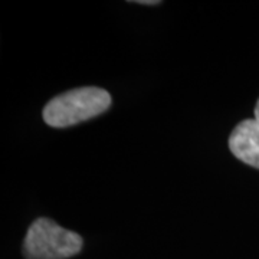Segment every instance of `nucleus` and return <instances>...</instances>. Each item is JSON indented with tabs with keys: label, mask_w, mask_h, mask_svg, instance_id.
Listing matches in <instances>:
<instances>
[{
	"label": "nucleus",
	"mask_w": 259,
	"mask_h": 259,
	"mask_svg": "<svg viewBox=\"0 0 259 259\" xmlns=\"http://www.w3.org/2000/svg\"><path fill=\"white\" fill-rule=\"evenodd\" d=\"M112 98L100 87H81L56 95L42 111L44 121L54 128H66L95 118L110 110Z\"/></svg>",
	"instance_id": "nucleus-1"
},
{
	"label": "nucleus",
	"mask_w": 259,
	"mask_h": 259,
	"mask_svg": "<svg viewBox=\"0 0 259 259\" xmlns=\"http://www.w3.org/2000/svg\"><path fill=\"white\" fill-rule=\"evenodd\" d=\"M82 238L49 218H39L29 226L23 242L26 259H68L82 249Z\"/></svg>",
	"instance_id": "nucleus-2"
},
{
	"label": "nucleus",
	"mask_w": 259,
	"mask_h": 259,
	"mask_svg": "<svg viewBox=\"0 0 259 259\" xmlns=\"http://www.w3.org/2000/svg\"><path fill=\"white\" fill-rule=\"evenodd\" d=\"M229 150L238 160L259 170V121H241L229 136Z\"/></svg>",
	"instance_id": "nucleus-3"
},
{
	"label": "nucleus",
	"mask_w": 259,
	"mask_h": 259,
	"mask_svg": "<svg viewBox=\"0 0 259 259\" xmlns=\"http://www.w3.org/2000/svg\"><path fill=\"white\" fill-rule=\"evenodd\" d=\"M133 3H137V5H160V2H156V0H134Z\"/></svg>",
	"instance_id": "nucleus-4"
},
{
	"label": "nucleus",
	"mask_w": 259,
	"mask_h": 259,
	"mask_svg": "<svg viewBox=\"0 0 259 259\" xmlns=\"http://www.w3.org/2000/svg\"><path fill=\"white\" fill-rule=\"evenodd\" d=\"M255 120L259 121V100L256 102V105H255Z\"/></svg>",
	"instance_id": "nucleus-5"
}]
</instances>
